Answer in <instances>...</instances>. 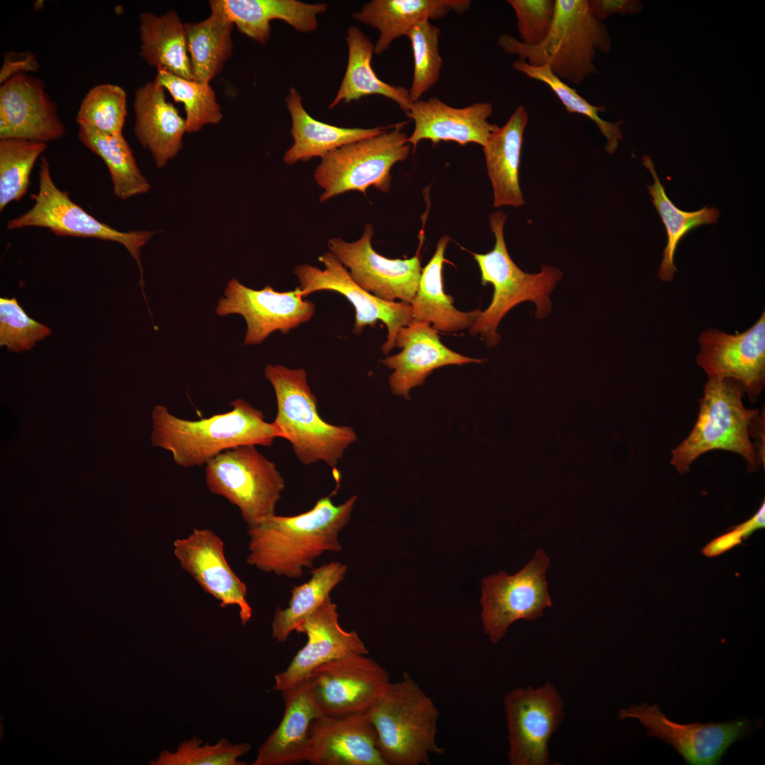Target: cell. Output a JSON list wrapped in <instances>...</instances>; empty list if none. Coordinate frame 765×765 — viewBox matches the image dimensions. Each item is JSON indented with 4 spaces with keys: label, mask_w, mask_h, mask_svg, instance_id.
<instances>
[{
    "label": "cell",
    "mask_w": 765,
    "mask_h": 765,
    "mask_svg": "<svg viewBox=\"0 0 765 765\" xmlns=\"http://www.w3.org/2000/svg\"><path fill=\"white\" fill-rule=\"evenodd\" d=\"M307 638L285 670L274 676L273 690L283 691L306 680L319 666L350 654H368L355 630L346 631L339 622L337 606L330 597L298 628Z\"/></svg>",
    "instance_id": "cell-20"
},
{
    "label": "cell",
    "mask_w": 765,
    "mask_h": 765,
    "mask_svg": "<svg viewBox=\"0 0 765 765\" xmlns=\"http://www.w3.org/2000/svg\"><path fill=\"white\" fill-rule=\"evenodd\" d=\"M744 393L742 387L735 380L708 379L693 429L672 450L670 463L679 473L689 470L697 458L713 450L740 455L749 471L756 470L762 463L751 441L752 427L759 410L744 406Z\"/></svg>",
    "instance_id": "cell-7"
},
{
    "label": "cell",
    "mask_w": 765,
    "mask_h": 765,
    "mask_svg": "<svg viewBox=\"0 0 765 765\" xmlns=\"http://www.w3.org/2000/svg\"><path fill=\"white\" fill-rule=\"evenodd\" d=\"M230 405L231 411L196 421L178 418L157 405L152 412V443L170 451L177 465L191 468L236 446H271L281 438L274 423L266 422L263 412L249 402L237 399Z\"/></svg>",
    "instance_id": "cell-2"
},
{
    "label": "cell",
    "mask_w": 765,
    "mask_h": 765,
    "mask_svg": "<svg viewBox=\"0 0 765 765\" xmlns=\"http://www.w3.org/2000/svg\"><path fill=\"white\" fill-rule=\"evenodd\" d=\"M492 113L493 107L487 102L457 108L438 98L413 101L406 113L414 122L408 142L414 149L423 140H430L433 144L453 141L460 145L476 143L483 147L490 135L499 128L487 120Z\"/></svg>",
    "instance_id": "cell-24"
},
{
    "label": "cell",
    "mask_w": 765,
    "mask_h": 765,
    "mask_svg": "<svg viewBox=\"0 0 765 765\" xmlns=\"http://www.w3.org/2000/svg\"><path fill=\"white\" fill-rule=\"evenodd\" d=\"M644 166L652 174L654 182L647 186L652 197V203L659 212L665 226L667 243L663 251V258L659 270V278L666 282L671 281L677 268L674 264L676 247L681 240L693 229L718 221L720 211L715 208L704 207L702 209L687 212L679 209L667 197L650 157H642Z\"/></svg>",
    "instance_id": "cell-37"
},
{
    "label": "cell",
    "mask_w": 765,
    "mask_h": 765,
    "mask_svg": "<svg viewBox=\"0 0 765 765\" xmlns=\"http://www.w3.org/2000/svg\"><path fill=\"white\" fill-rule=\"evenodd\" d=\"M318 260L324 269L303 264L293 270L300 282L301 296L305 298L320 290L334 291L344 296L355 309V334H362L367 326L374 327L378 321L386 325L387 336L382 351L388 353L395 346L400 329L413 322L410 304L386 301L368 292L354 281L348 269L330 251L322 254Z\"/></svg>",
    "instance_id": "cell-14"
},
{
    "label": "cell",
    "mask_w": 765,
    "mask_h": 765,
    "mask_svg": "<svg viewBox=\"0 0 765 765\" xmlns=\"http://www.w3.org/2000/svg\"><path fill=\"white\" fill-rule=\"evenodd\" d=\"M134 133L151 153L157 168L166 166L182 149L186 120L166 98L164 88L155 79L135 93Z\"/></svg>",
    "instance_id": "cell-25"
},
{
    "label": "cell",
    "mask_w": 765,
    "mask_h": 765,
    "mask_svg": "<svg viewBox=\"0 0 765 765\" xmlns=\"http://www.w3.org/2000/svg\"><path fill=\"white\" fill-rule=\"evenodd\" d=\"M307 761L312 765H386L367 713L322 715L310 724Z\"/></svg>",
    "instance_id": "cell-22"
},
{
    "label": "cell",
    "mask_w": 765,
    "mask_h": 765,
    "mask_svg": "<svg viewBox=\"0 0 765 765\" xmlns=\"http://www.w3.org/2000/svg\"><path fill=\"white\" fill-rule=\"evenodd\" d=\"M40 68L36 55L30 52H8L4 53L3 64L0 70V84H3L12 76L25 74L26 72H35Z\"/></svg>",
    "instance_id": "cell-46"
},
{
    "label": "cell",
    "mask_w": 765,
    "mask_h": 765,
    "mask_svg": "<svg viewBox=\"0 0 765 765\" xmlns=\"http://www.w3.org/2000/svg\"><path fill=\"white\" fill-rule=\"evenodd\" d=\"M589 5L594 16L600 21L614 13L634 15L643 7L637 0H589Z\"/></svg>",
    "instance_id": "cell-47"
},
{
    "label": "cell",
    "mask_w": 765,
    "mask_h": 765,
    "mask_svg": "<svg viewBox=\"0 0 765 765\" xmlns=\"http://www.w3.org/2000/svg\"><path fill=\"white\" fill-rule=\"evenodd\" d=\"M528 122L526 109L523 106H518L505 125L490 135L483 147L495 208H518L524 204L518 174L523 133Z\"/></svg>",
    "instance_id": "cell-28"
},
{
    "label": "cell",
    "mask_w": 765,
    "mask_h": 765,
    "mask_svg": "<svg viewBox=\"0 0 765 765\" xmlns=\"http://www.w3.org/2000/svg\"><path fill=\"white\" fill-rule=\"evenodd\" d=\"M765 524V505L764 502L761 505L757 512L746 522L736 526L742 534V538H747L754 531L764 527Z\"/></svg>",
    "instance_id": "cell-49"
},
{
    "label": "cell",
    "mask_w": 765,
    "mask_h": 765,
    "mask_svg": "<svg viewBox=\"0 0 765 765\" xmlns=\"http://www.w3.org/2000/svg\"><path fill=\"white\" fill-rule=\"evenodd\" d=\"M511 765H549L548 741L564 718L563 701L554 685L518 687L504 698Z\"/></svg>",
    "instance_id": "cell-13"
},
{
    "label": "cell",
    "mask_w": 765,
    "mask_h": 765,
    "mask_svg": "<svg viewBox=\"0 0 765 765\" xmlns=\"http://www.w3.org/2000/svg\"><path fill=\"white\" fill-rule=\"evenodd\" d=\"M126 116L125 90L115 84H101L92 87L85 95L76 121L79 127L115 135L123 133Z\"/></svg>",
    "instance_id": "cell-41"
},
{
    "label": "cell",
    "mask_w": 765,
    "mask_h": 765,
    "mask_svg": "<svg viewBox=\"0 0 765 765\" xmlns=\"http://www.w3.org/2000/svg\"><path fill=\"white\" fill-rule=\"evenodd\" d=\"M65 128L43 82L26 74L0 86V140L24 139L43 143L60 139Z\"/></svg>",
    "instance_id": "cell-21"
},
{
    "label": "cell",
    "mask_w": 765,
    "mask_h": 765,
    "mask_svg": "<svg viewBox=\"0 0 765 765\" xmlns=\"http://www.w3.org/2000/svg\"><path fill=\"white\" fill-rule=\"evenodd\" d=\"M283 716L259 746L253 765H290L307 761L311 722L322 716L306 679L283 691Z\"/></svg>",
    "instance_id": "cell-26"
},
{
    "label": "cell",
    "mask_w": 765,
    "mask_h": 765,
    "mask_svg": "<svg viewBox=\"0 0 765 765\" xmlns=\"http://www.w3.org/2000/svg\"><path fill=\"white\" fill-rule=\"evenodd\" d=\"M367 713L386 765H428L432 755L445 752L437 742L439 710L407 672Z\"/></svg>",
    "instance_id": "cell-4"
},
{
    "label": "cell",
    "mask_w": 765,
    "mask_h": 765,
    "mask_svg": "<svg viewBox=\"0 0 765 765\" xmlns=\"http://www.w3.org/2000/svg\"><path fill=\"white\" fill-rule=\"evenodd\" d=\"M517 18L521 42L536 45L548 34L555 16V0H509Z\"/></svg>",
    "instance_id": "cell-45"
},
{
    "label": "cell",
    "mask_w": 765,
    "mask_h": 765,
    "mask_svg": "<svg viewBox=\"0 0 765 765\" xmlns=\"http://www.w3.org/2000/svg\"><path fill=\"white\" fill-rule=\"evenodd\" d=\"M51 329L30 317L15 298H0V346L21 352L30 350Z\"/></svg>",
    "instance_id": "cell-44"
},
{
    "label": "cell",
    "mask_w": 765,
    "mask_h": 765,
    "mask_svg": "<svg viewBox=\"0 0 765 765\" xmlns=\"http://www.w3.org/2000/svg\"><path fill=\"white\" fill-rule=\"evenodd\" d=\"M139 34L140 54L149 66L193 79L185 23L175 11L161 15L141 13Z\"/></svg>",
    "instance_id": "cell-33"
},
{
    "label": "cell",
    "mask_w": 765,
    "mask_h": 765,
    "mask_svg": "<svg viewBox=\"0 0 765 765\" xmlns=\"http://www.w3.org/2000/svg\"><path fill=\"white\" fill-rule=\"evenodd\" d=\"M209 490L238 507L247 528L275 514L285 489L275 463L254 445L225 450L205 465Z\"/></svg>",
    "instance_id": "cell-9"
},
{
    "label": "cell",
    "mask_w": 765,
    "mask_h": 765,
    "mask_svg": "<svg viewBox=\"0 0 765 765\" xmlns=\"http://www.w3.org/2000/svg\"><path fill=\"white\" fill-rule=\"evenodd\" d=\"M314 304L301 296V290L278 292L266 285L254 290L232 278L217 303L216 313L221 317L242 315L246 323L244 345L261 344L271 333L286 334L311 319Z\"/></svg>",
    "instance_id": "cell-16"
},
{
    "label": "cell",
    "mask_w": 765,
    "mask_h": 765,
    "mask_svg": "<svg viewBox=\"0 0 765 765\" xmlns=\"http://www.w3.org/2000/svg\"><path fill=\"white\" fill-rule=\"evenodd\" d=\"M33 205L26 212L7 222L8 230L28 227L48 229L59 236L96 238L123 244L137 263L142 283L140 249L155 234L148 230L121 232L101 222L72 201L67 191L54 183L50 163L40 157L39 186L31 195Z\"/></svg>",
    "instance_id": "cell-10"
},
{
    "label": "cell",
    "mask_w": 765,
    "mask_h": 765,
    "mask_svg": "<svg viewBox=\"0 0 765 765\" xmlns=\"http://www.w3.org/2000/svg\"><path fill=\"white\" fill-rule=\"evenodd\" d=\"M251 749L247 742L233 744L222 738L215 744L203 743L196 736L181 742L175 751H162L151 761L154 765H245L239 758Z\"/></svg>",
    "instance_id": "cell-43"
},
{
    "label": "cell",
    "mask_w": 765,
    "mask_h": 765,
    "mask_svg": "<svg viewBox=\"0 0 765 765\" xmlns=\"http://www.w3.org/2000/svg\"><path fill=\"white\" fill-rule=\"evenodd\" d=\"M499 46L532 66H548L560 79L580 84L598 72L596 51L608 52L611 38L606 25L593 15L589 0H555V12L545 38L527 45L513 35L499 37Z\"/></svg>",
    "instance_id": "cell-3"
},
{
    "label": "cell",
    "mask_w": 765,
    "mask_h": 765,
    "mask_svg": "<svg viewBox=\"0 0 765 765\" xmlns=\"http://www.w3.org/2000/svg\"><path fill=\"white\" fill-rule=\"evenodd\" d=\"M78 137L107 166L117 198L125 200L150 190L151 186L138 168L123 133L108 134L79 127Z\"/></svg>",
    "instance_id": "cell-36"
},
{
    "label": "cell",
    "mask_w": 765,
    "mask_h": 765,
    "mask_svg": "<svg viewBox=\"0 0 765 765\" xmlns=\"http://www.w3.org/2000/svg\"><path fill=\"white\" fill-rule=\"evenodd\" d=\"M357 499L353 495L336 505L325 497L300 514L264 518L247 528L246 562L264 572L299 578L324 552L341 550L339 533L349 523Z\"/></svg>",
    "instance_id": "cell-1"
},
{
    "label": "cell",
    "mask_w": 765,
    "mask_h": 765,
    "mask_svg": "<svg viewBox=\"0 0 765 765\" xmlns=\"http://www.w3.org/2000/svg\"><path fill=\"white\" fill-rule=\"evenodd\" d=\"M173 548L182 570L220 607L237 606L241 623L245 625L252 617L247 587L228 564L221 538L210 529L194 528L186 537L176 539Z\"/></svg>",
    "instance_id": "cell-19"
},
{
    "label": "cell",
    "mask_w": 765,
    "mask_h": 765,
    "mask_svg": "<svg viewBox=\"0 0 765 765\" xmlns=\"http://www.w3.org/2000/svg\"><path fill=\"white\" fill-rule=\"evenodd\" d=\"M347 570V565L340 562L312 569L310 579L292 589L288 606L276 608L271 623L273 638L278 642H285L330 597L332 589L344 579Z\"/></svg>",
    "instance_id": "cell-34"
},
{
    "label": "cell",
    "mask_w": 765,
    "mask_h": 765,
    "mask_svg": "<svg viewBox=\"0 0 765 765\" xmlns=\"http://www.w3.org/2000/svg\"><path fill=\"white\" fill-rule=\"evenodd\" d=\"M742 532L736 527L727 533H725L708 544L703 549V552L708 557H713L732 548L740 544L742 541Z\"/></svg>",
    "instance_id": "cell-48"
},
{
    "label": "cell",
    "mask_w": 765,
    "mask_h": 765,
    "mask_svg": "<svg viewBox=\"0 0 765 765\" xmlns=\"http://www.w3.org/2000/svg\"><path fill=\"white\" fill-rule=\"evenodd\" d=\"M470 3L469 0H373L353 16L378 30L374 53L380 55L395 40L406 36L416 23L425 19H441L451 11L462 14Z\"/></svg>",
    "instance_id": "cell-29"
},
{
    "label": "cell",
    "mask_w": 765,
    "mask_h": 765,
    "mask_svg": "<svg viewBox=\"0 0 765 765\" xmlns=\"http://www.w3.org/2000/svg\"><path fill=\"white\" fill-rule=\"evenodd\" d=\"M620 720L637 719L650 737L672 746L690 765H716L730 745L751 735L763 725L762 719L738 718L723 722L681 724L669 720L655 703L632 705L618 713Z\"/></svg>",
    "instance_id": "cell-12"
},
{
    "label": "cell",
    "mask_w": 765,
    "mask_h": 765,
    "mask_svg": "<svg viewBox=\"0 0 765 765\" xmlns=\"http://www.w3.org/2000/svg\"><path fill=\"white\" fill-rule=\"evenodd\" d=\"M404 123L391 131L341 147L322 158L314 171V178L324 190L319 201L348 191L366 193L373 186L387 192L391 186L390 170L404 161L411 149L408 137L402 131Z\"/></svg>",
    "instance_id": "cell-8"
},
{
    "label": "cell",
    "mask_w": 765,
    "mask_h": 765,
    "mask_svg": "<svg viewBox=\"0 0 765 765\" xmlns=\"http://www.w3.org/2000/svg\"><path fill=\"white\" fill-rule=\"evenodd\" d=\"M506 219V214L502 210L490 214L489 221L495 237L494 246L486 254L472 253L480 268L482 285H492L494 292L489 307L480 312L469 332L471 335L480 334L489 347L499 343L498 325L517 305L531 301L536 305V317H547L552 307L550 294L562 278V272L555 266L543 265L536 273H526L518 267L504 240Z\"/></svg>",
    "instance_id": "cell-6"
},
{
    "label": "cell",
    "mask_w": 765,
    "mask_h": 765,
    "mask_svg": "<svg viewBox=\"0 0 765 765\" xmlns=\"http://www.w3.org/2000/svg\"><path fill=\"white\" fill-rule=\"evenodd\" d=\"M47 144L24 139L0 140V211L27 193L30 176Z\"/></svg>",
    "instance_id": "cell-38"
},
{
    "label": "cell",
    "mask_w": 765,
    "mask_h": 765,
    "mask_svg": "<svg viewBox=\"0 0 765 765\" xmlns=\"http://www.w3.org/2000/svg\"><path fill=\"white\" fill-rule=\"evenodd\" d=\"M323 715L367 713L390 684L387 671L368 654L338 658L314 669L307 679Z\"/></svg>",
    "instance_id": "cell-15"
},
{
    "label": "cell",
    "mask_w": 765,
    "mask_h": 765,
    "mask_svg": "<svg viewBox=\"0 0 765 765\" xmlns=\"http://www.w3.org/2000/svg\"><path fill=\"white\" fill-rule=\"evenodd\" d=\"M395 346L402 349L397 354L387 356L382 363L393 370L389 377L392 392L409 400L410 390L422 385L435 369L448 365L482 363L485 360L469 358L443 345L438 331L430 324L412 323L401 327Z\"/></svg>",
    "instance_id": "cell-23"
},
{
    "label": "cell",
    "mask_w": 765,
    "mask_h": 765,
    "mask_svg": "<svg viewBox=\"0 0 765 765\" xmlns=\"http://www.w3.org/2000/svg\"><path fill=\"white\" fill-rule=\"evenodd\" d=\"M439 28L423 20L413 26L407 34L410 40L413 57L414 72L409 94L412 101L420 99L438 80L443 66V59L438 49Z\"/></svg>",
    "instance_id": "cell-42"
},
{
    "label": "cell",
    "mask_w": 765,
    "mask_h": 765,
    "mask_svg": "<svg viewBox=\"0 0 765 765\" xmlns=\"http://www.w3.org/2000/svg\"><path fill=\"white\" fill-rule=\"evenodd\" d=\"M211 11L227 17L238 30L265 44L271 36V21L282 20L301 33L314 31L317 16L327 9L325 3L308 4L296 0H212Z\"/></svg>",
    "instance_id": "cell-27"
},
{
    "label": "cell",
    "mask_w": 765,
    "mask_h": 765,
    "mask_svg": "<svg viewBox=\"0 0 765 765\" xmlns=\"http://www.w3.org/2000/svg\"><path fill=\"white\" fill-rule=\"evenodd\" d=\"M513 67L528 77L546 84L557 96L568 113L581 114L591 120L606 139V152L609 154L615 153L620 140H623L620 128L622 122L611 123L603 120L599 113L606 110L604 106H594L589 103L575 89L552 73L548 66H532L518 59L514 62Z\"/></svg>",
    "instance_id": "cell-40"
},
{
    "label": "cell",
    "mask_w": 765,
    "mask_h": 765,
    "mask_svg": "<svg viewBox=\"0 0 765 765\" xmlns=\"http://www.w3.org/2000/svg\"><path fill=\"white\" fill-rule=\"evenodd\" d=\"M348 48L345 74L336 96L329 106L349 103L361 98L380 95L395 101L407 113L413 101L408 89L380 80L371 67L375 45L358 27H349L346 38Z\"/></svg>",
    "instance_id": "cell-32"
},
{
    "label": "cell",
    "mask_w": 765,
    "mask_h": 765,
    "mask_svg": "<svg viewBox=\"0 0 765 765\" xmlns=\"http://www.w3.org/2000/svg\"><path fill=\"white\" fill-rule=\"evenodd\" d=\"M450 240L449 237L443 236L438 241L434 254L421 269L418 289L410 305L413 323L432 324L437 331L455 332L470 328L481 310L461 312L453 306V298L444 292L443 267Z\"/></svg>",
    "instance_id": "cell-31"
},
{
    "label": "cell",
    "mask_w": 765,
    "mask_h": 765,
    "mask_svg": "<svg viewBox=\"0 0 765 765\" xmlns=\"http://www.w3.org/2000/svg\"><path fill=\"white\" fill-rule=\"evenodd\" d=\"M698 341L696 361L708 379L735 380L750 400H756L765 385V312L745 332L729 334L708 329Z\"/></svg>",
    "instance_id": "cell-17"
},
{
    "label": "cell",
    "mask_w": 765,
    "mask_h": 765,
    "mask_svg": "<svg viewBox=\"0 0 765 765\" xmlns=\"http://www.w3.org/2000/svg\"><path fill=\"white\" fill-rule=\"evenodd\" d=\"M549 566V557L538 548L518 572H499L482 580L481 619L491 642H499L514 622L535 620L552 606L546 580Z\"/></svg>",
    "instance_id": "cell-11"
},
{
    "label": "cell",
    "mask_w": 765,
    "mask_h": 765,
    "mask_svg": "<svg viewBox=\"0 0 765 765\" xmlns=\"http://www.w3.org/2000/svg\"><path fill=\"white\" fill-rule=\"evenodd\" d=\"M155 80L167 90L176 102L183 104L186 132L200 130L205 125L217 124L222 119L221 107L209 83H201L157 69Z\"/></svg>",
    "instance_id": "cell-39"
},
{
    "label": "cell",
    "mask_w": 765,
    "mask_h": 765,
    "mask_svg": "<svg viewBox=\"0 0 765 765\" xmlns=\"http://www.w3.org/2000/svg\"><path fill=\"white\" fill-rule=\"evenodd\" d=\"M264 375L274 389L277 414L273 422L281 438L290 441L302 464L324 461L334 468L344 451L357 440L354 430L348 426L331 424L320 416L317 398L303 368L268 364Z\"/></svg>",
    "instance_id": "cell-5"
},
{
    "label": "cell",
    "mask_w": 765,
    "mask_h": 765,
    "mask_svg": "<svg viewBox=\"0 0 765 765\" xmlns=\"http://www.w3.org/2000/svg\"><path fill=\"white\" fill-rule=\"evenodd\" d=\"M234 26L227 17L213 11L203 21L185 23L193 80L210 84L223 70L232 54Z\"/></svg>",
    "instance_id": "cell-35"
},
{
    "label": "cell",
    "mask_w": 765,
    "mask_h": 765,
    "mask_svg": "<svg viewBox=\"0 0 765 765\" xmlns=\"http://www.w3.org/2000/svg\"><path fill=\"white\" fill-rule=\"evenodd\" d=\"M285 101L292 119L290 133L293 139L292 146L283 157L284 162L288 165L313 157L322 159L341 147L387 130V127L341 128L317 120L304 108L301 96L294 88L290 89Z\"/></svg>",
    "instance_id": "cell-30"
},
{
    "label": "cell",
    "mask_w": 765,
    "mask_h": 765,
    "mask_svg": "<svg viewBox=\"0 0 765 765\" xmlns=\"http://www.w3.org/2000/svg\"><path fill=\"white\" fill-rule=\"evenodd\" d=\"M373 234L372 225L367 224L356 241L332 238L328 241L329 251L348 269L354 281L368 292L386 301L398 299L410 304L421 273L419 255L406 259L385 257L372 246Z\"/></svg>",
    "instance_id": "cell-18"
}]
</instances>
